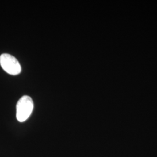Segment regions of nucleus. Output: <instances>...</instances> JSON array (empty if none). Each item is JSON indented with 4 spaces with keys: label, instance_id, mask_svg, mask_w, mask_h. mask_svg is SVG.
Here are the masks:
<instances>
[{
    "label": "nucleus",
    "instance_id": "obj_1",
    "mask_svg": "<svg viewBox=\"0 0 157 157\" xmlns=\"http://www.w3.org/2000/svg\"><path fill=\"white\" fill-rule=\"evenodd\" d=\"M33 101L28 95L21 97L17 104V118L20 122L26 121L33 109Z\"/></svg>",
    "mask_w": 157,
    "mask_h": 157
},
{
    "label": "nucleus",
    "instance_id": "obj_2",
    "mask_svg": "<svg viewBox=\"0 0 157 157\" xmlns=\"http://www.w3.org/2000/svg\"><path fill=\"white\" fill-rule=\"evenodd\" d=\"M0 65L6 73L12 75H17L22 71L17 58L9 54H2L0 56Z\"/></svg>",
    "mask_w": 157,
    "mask_h": 157
}]
</instances>
